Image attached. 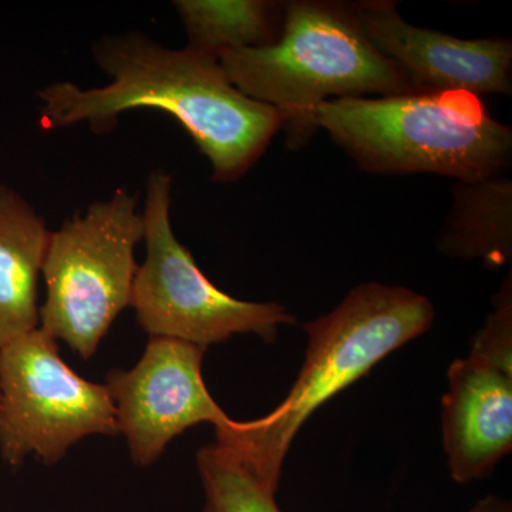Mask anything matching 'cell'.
<instances>
[{
  "label": "cell",
  "mask_w": 512,
  "mask_h": 512,
  "mask_svg": "<svg viewBox=\"0 0 512 512\" xmlns=\"http://www.w3.org/2000/svg\"><path fill=\"white\" fill-rule=\"evenodd\" d=\"M93 57L110 83L82 89L62 82L40 90L47 130L86 123L93 133H109L126 111H165L183 124L218 183L244 177L281 133L279 114L245 96L215 57L170 49L140 32L101 37Z\"/></svg>",
  "instance_id": "6da1fadb"
},
{
  "label": "cell",
  "mask_w": 512,
  "mask_h": 512,
  "mask_svg": "<svg viewBox=\"0 0 512 512\" xmlns=\"http://www.w3.org/2000/svg\"><path fill=\"white\" fill-rule=\"evenodd\" d=\"M218 60L245 96L279 114L293 151L318 133L316 113L326 101L412 93L399 69L367 40L355 3L285 2L278 42Z\"/></svg>",
  "instance_id": "7a4b0ae2"
},
{
  "label": "cell",
  "mask_w": 512,
  "mask_h": 512,
  "mask_svg": "<svg viewBox=\"0 0 512 512\" xmlns=\"http://www.w3.org/2000/svg\"><path fill=\"white\" fill-rule=\"evenodd\" d=\"M436 318L427 296L403 286L366 282L328 315L302 325L305 362L284 402L268 416L215 430V441L237 450L278 493L282 466L296 434L319 407L426 333Z\"/></svg>",
  "instance_id": "3957f363"
},
{
  "label": "cell",
  "mask_w": 512,
  "mask_h": 512,
  "mask_svg": "<svg viewBox=\"0 0 512 512\" xmlns=\"http://www.w3.org/2000/svg\"><path fill=\"white\" fill-rule=\"evenodd\" d=\"M316 123L367 174L474 181L507 174L512 163L511 127L466 92L330 100Z\"/></svg>",
  "instance_id": "277c9868"
},
{
  "label": "cell",
  "mask_w": 512,
  "mask_h": 512,
  "mask_svg": "<svg viewBox=\"0 0 512 512\" xmlns=\"http://www.w3.org/2000/svg\"><path fill=\"white\" fill-rule=\"evenodd\" d=\"M144 239L137 197L119 188L50 232L40 328L84 360L97 352L133 295L134 249Z\"/></svg>",
  "instance_id": "5b68a950"
},
{
  "label": "cell",
  "mask_w": 512,
  "mask_h": 512,
  "mask_svg": "<svg viewBox=\"0 0 512 512\" xmlns=\"http://www.w3.org/2000/svg\"><path fill=\"white\" fill-rule=\"evenodd\" d=\"M173 178L164 171L148 177L144 205L146 259L138 266L130 306L151 338L183 340L208 348L238 333H254L265 343L296 319L278 302L232 298L212 284L171 227Z\"/></svg>",
  "instance_id": "8992f818"
},
{
  "label": "cell",
  "mask_w": 512,
  "mask_h": 512,
  "mask_svg": "<svg viewBox=\"0 0 512 512\" xmlns=\"http://www.w3.org/2000/svg\"><path fill=\"white\" fill-rule=\"evenodd\" d=\"M42 328L0 348V456L19 466L35 456L59 463L93 434H120L106 384L83 379L64 363Z\"/></svg>",
  "instance_id": "52a82bcc"
},
{
  "label": "cell",
  "mask_w": 512,
  "mask_h": 512,
  "mask_svg": "<svg viewBox=\"0 0 512 512\" xmlns=\"http://www.w3.org/2000/svg\"><path fill=\"white\" fill-rule=\"evenodd\" d=\"M205 350L183 340L151 338L133 369L107 376L117 424L137 466L156 463L168 443L192 426L211 423L218 430L234 423L205 387Z\"/></svg>",
  "instance_id": "ba28073f"
},
{
  "label": "cell",
  "mask_w": 512,
  "mask_h": 512,
  "mask_svg": "<svg viewBox=\"0 0 512 512\" xmlns=\"http://www.w3.org/2000/svg\"><path fill=\"white\" fill-rule=\"evenodd\" d=\"M373 47L403 74L412 93L512 96L510 39H460L410 25L390 0L355 3Z\"/></svg>",
  "instance_id": "9c48e42d"
},
{
  "label": "cell",
  "mask_w": 512,
  "mask_h": 512,
  "mask_svg": "<svg viewBox=\"0 0 512 512\" xmlns=\"http://www.w3.org/2000/svg\"><path fill=\"white\" fill-rule=\"evenodd\" d=\"M441 431L450 476L484 480L512 450V349L471 342L447 372Z\"/></svg>",
  "instance_id": "30bf717a"
},
{
  "label": "cell",
  "mask_w": 512,
  "mask_h": 512,
  "mask_svg": "<svg viewBox=\"0 0 512 512\" xmlns=\"http://www.w3.org/2000/svg\"><path fill=\"white\" fill-rule=\"evenodd\" d=\"M50 231L22 195L0 187V348L40 326L37 284Z\"/></svg>",
  "instance_id": "8fae6325"
},
{
  "label": "cell",
  "mask_w": 512,
  "mask_h": 512,
  "mask_svg": "<svg viewBox=\"0 0 512 512\" xmlns=\"http://www.w3.org/2000/svg\"><path fill=\"white\" fill-rule=\"evenodd\" d=\"M437 249L458 261L503 268L512 259V181L507 174L456 181Z\"/></svg>",
  "instance_id": "7c38bea8"
},
{
  "label": "cell",
  "mask_w": 512,
  "mask_h": 512,
  "mask_svg": "<svg viewBox=\"0 0 512 512\" xmlns=\"http://www.w3.org/2000/svg\"><path fill=\"white\" fill-rule=\"evenodd\" d=\"M187 49L220 59L227 52L274 45L284 28L278 0H177Z\"/></svg>",
  "instance_id": "4fadbf2b"
},
{
  "label": "cell",
  "mask_w": 512,
  "mask_h": 512,
  "mask_svg": "<svg viewBox=\"0 0 512 512\" xmlns=\"http://www.w3.org/2000/svg\"><path fill=\"white\" fill-rule=\"evenodd\" d=\"M197 467L205 495L202 512H282L276 491L227 444L215 441L202 447Z\"/></svg>",
  "instance_id": "5bb4252c"
},
{
  "label": "cell",
  "mask_w": 512,
  "mask_h": 512,
  "mask_svg": "<svg viewBox=\"0 0 512 512\" xmlns=\"http://www.w3.org/2000/svg\"><path fill=\"white\" fill-rule=\"evenodd\" d=\"M467 512H512V504L500 495H487L478 500Z\"/></svg>",
  "instance_id": "9a60e30c"
}]
</instances>
